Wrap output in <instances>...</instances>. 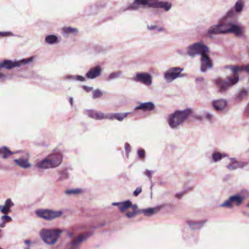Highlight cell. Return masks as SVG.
<instances>
[{
    "instance_id": "obj_13",
    "label": "cell",
    "mask_w": 249,
    "mask_h": 249,
    "mask_svg": "<svg viewBox=\"0 0 249 249\" xmlns=\"http://www.w3.org/2000/svg\"><path fill=\"white\" fill-rule=\"evenodd\" d=\"M85 113L87 114L89 117H91V118H94V119H97V120H101L104 119V118H106V116L105 114L102 113L101 112L97 111H93V110H89V111H85Z\"/></svg>"
},
{
    "instance_id": "obj_34",
    "label": "cell",
    "mask_w": 249,
    "mask_h": 249,
    "mask_svg": "<svg viewBox=\"0 0 249 249\" xmlns=\"http://www.w3.org/2000/svg\"><path fill=\"white\" fill-rule=\"evenodd\" d=\"M138 154L139 157H140L141 159H143L145 158V156H146V151H145L143 148H139Z\"/></svg>"
},
{
    "instance_id": "obj_22",
    "label": "cell",
    "mask_w": 249,
    "mask_h": 249,
    "mask_svg": "<svg viewBox=\"0 0 249 249\" xmlns=\"http://www.w3.org/2000/svg\"><path fill=\"white\" fill-rule=\"evenodd\" d=\"M248 164V163L246 162H234L232 164H230L229 165H228V168L229 170H236V169L239 168H243V167L246 166V165Z\"/></svg>"
},
{
    "instance_id": "obj_20",
    "label": "cell",
    "mask_w": 249,
    "mask_h": 249,
    "mask_svg": "<svg viewBox=\"0 0 249 249\" xmlns=\"http://www.w3.org/2000/svg\"><path fill=\"white\" fill-rule=\"evenodd\" d=\"M129 113H116V114H109L106 116V118L109 119H118V121H122L124 118L126 117V116Z\"/></svg>"
},
{
    "instance_id": "obj_37",
    "label": "cell",
    "mask_w": 249,
    "mask_h": 249,
    "mask_svg": "<svg viewBox=\"0 0 249 249\" xmlns=\"http://www.w3.org/2000/svg\"><path fill=\"white\" fill-rule=\"evenodd\" d=\"M103 95V93H102V91L100 90H99V89H97V90H95L94 91L93 93V98H98V97H100L101 96Z\"/></svg>"
},
{
    "instance_id": "obj_5",
    "label": "cell",
    "mask_w": 249,
    "mask_h": 249,
    "mask_svg": "<svg viewBox=\"0 0 249 249\" xmlns=\"http://www.w3.org/2000/svg\"><path fill=\"white\" fill-rule=\"evenodd\" d=\"M209 51L208 46L202 42H196L187 48V54L191 56H194L196 55H203L208 54Z\"/></svg>"
},
{
    "instance_id": "obj_26",
    "label": "cell",
    "mask_w": 249,
    "mask_h": 249,
    "mask_svg": "<svg viewBox=\"0 0 249 249\" xmlns=\"http://www.w3.org/2000/svg\"><path fill=\"white\" fill-rule=\"evenodd\" d=\"M0 151H1V154L4 159L7 158L11 156V154H13V153L10 150L9 148H7V147H2L1 149H0Z\"/></svg>"
},
{
    "instance_id": "obj_21",
    "label": "cell",
    "mask_w": 249,
    "mask_h": 249,
    "mask_svg": "<svg viewBox=\"0 0 249 249\" xmlns=\"http://www.w3.org/2000/svg\"><path fill=\"white\" fill-rule=\"evenodd\" d=\"M216 83L221 91H225L228 89L229 87V85L227 84V83H226V81L221 78H218L216 80Z\"/></svg>"
},
{
    "instance_id": "obj_44",
    "label": "cell",
    "mask_w": 249,
    "mask_h": 249,
    "mask_svg": "<svg viewBox=\"0 0 249 249\" xmlns=\"http://www.w3.org/2000/svg\"><path fill=\"white\" fill-rule=\"evenodd\" d=\"M83 89H85V91H88V92H89V91H90L91 89H92V88H91V87H86V86H83Z\"/></svg>"
},
{
    "instance_id": "obj_16",
    "label": "cell",
    "mask_w": 249,
    "mask_h": 249,
    "mask_svg": "<svg viewBox=\"0 0 249 249\" xmlns=\"http://www.w3.org/2000/svg\"><path fill=\"white\" fill-rule=\"evenodd\" d=\"M101 72H102L101 67L99 66H97L94 67L92 69H91L90 71L86 74V76L89 77V78L91 79L95 78V77H98L101 74Z\"/></svg>"
},
{
    "instance_id": "obj_24",
    "label": "cell",
    "mask_w": 249,
    "mask_h": 249,
    "mask_svg": "<svg viewBox=\"0 0 249 249\" xmlns=\"http://www.w3.org/2000/svg\"><path fill=\"white\" fill-rule=\"evenodd\" d=\"M14 162H15L16 164L18 165V166L23 167V168H28V167H31V164L28 162L27 159L21 158V159H15Z\"/></svg>"
},
{
    "instance_id": "obj_23",
    "label": "cell",
    "mask_w": 249,
    "mask_h": 249,
    "mask_svg": "<svg viewBox=\"0 0 249 249\" xmlns=\"http://www.w3.org/2000/svg\"><path fill=\"white\" fill-rule=\"evenodd\" d=\"M161 208L162 207H156V208H148V209H145L142 211V213H144L145 216H151L154 215L156 213L160 211Z\"/></svg>"
},
{
    "instance_id": "obj_4",
    "label": "cell",
    "mask_w": 249,
    "mask_h": 249,
    "mask_svg": "<svg viewBox=\"0 0 249 249\" xmlns=\"http://www.w3.org/2000/svg\"><path fill=\"white\" fill-rule=\"evenodd\" d=\"M62 230L59 229H43L40 232V238L48 245H54L58 241Z\"/></svg>"
},
{
    "instance_id": "obj_45",
    "label": "cell",
    "mask_w": 249,
    "mask_h": 249,
    "mask_svg": "<svg viewBox=\"0 0 249 249\" xmlns=\"http://www.w3.org/2000/svg\"><path fill=\"white\" fill-rule=\"evenodd\" d=\"M77 79L79 80V81H85V78L84 77H81V76H77Z\"/></svg>"
},
{
    "instance_id": "obj_31",
    "label": "cell",
    "mask_w": 249,
    "mask_h": 249,
    "mask_svg": "<svg viewBox=\"0 0 249 249\" xmlns=\"http://www.w3.org/2000/svg\"><path fill=\"white\" fill-rule=\"evenodd\" d=\"M247 94H248V91L246 89H242L241 91H240V93L238 94V96H237V99L238 100H242L244 97H246Z\"/></svg>"
},
{
    "instance_id": "obj_27",
    "label": "cell",
    "mask_w": 249,
    "mask_h": 249,
    "mask_svg": "<svg viewBox=\"0 0 249 249\" xmlns=\"http://www.w3.org/2000/svg\"><path fill=\"white\" fill-rule=\"evenodd\" d=\"M229 199L233 203V204H236L237 205H240L242 203V201H243V198L240 195L232 196V197L229 198Z\"/></svg>"
},
{
    "instance_id": "obj_43",
    "label": "cell",
    "mask_w": 249,
    "mask_h": 249,
    "mask_svg": "<svg viewBox=\"0 0 249 249\" xmlns=\"http://www.w3.org/2000/svg\"><path fill=\"white\" fill-rule=\"evenodd\" d=\"M244 116L245 117H247V116H249V105L247 106L246 110H245L244 112Z\"/></svg>"
},
{
    "instance_id": "obj_35",
    "label": "cell",
    "mask_w": 249,
    "mask_h": 249,
    "mask_svg": "<svg viewBox=\"0 0 249 249\" xmlns=\"http://www.w3.org/2000/svg\"><path fill=\"white\" fill-rule=\"evenodd\" d=\"M63 31H64L65 33L69 34V33H74V32H77V29L75 28H71V27H65L63 28Z\"/></svg>"
},
{
    "instance_id": "obj_8",
    "label": "cell",
    "mask_w": 249,
    "mask_h": 249,
    "mask_svg": "<svg viewBox=\"0 0 249 249\" xmlns=\"http://www.w3.org/2000/svg\"><path fill=\"white\" fill-rule=\"evenodd\" d=\"M32 59H33V57H31V58L26 59H23V60L19 61V62H11V61H5V62H3L1 64V67H5V68H7V69H12V68H13V67L21 66V65H22V64H27V63L31 62Z\"/></svg>"
},
{
    "instance_id": "obj_3",
    "label": "cell",
    "mask_w": 249,
    "mask_h": 249,
    "mask_svg": "<svg viewBox=\"0 0 249 249\" xmlns=\"http://www.w3.org/2000/svg\"><path fill=\"white\" fill-rule=\"evenodd\" d=\"M63 156L60 153H54L49 155L48 157L38 163L37 167L41 169H50L56 168L62 164Z\"/></svg>"
},
{
    "instance_id": "obj_29",
    "label": "cell",
    "mask_w": 249,
    "mask_h": 249,
    "mask_svg": "<svg viewBox=\"0 0 249 249\" xmlns=\"http://www.w3.org/2000/svg\"><path fill=\"white\" fill-rule=\"evenodd\" d=\"M46 42H48V43H49V44L56 43V42L58 41V37H57L56 35L50 34V35H48L46 37Z\"/></svg>"
},
{
    "instance_id": "obj_39",
    "label": "cell",
    "mask_w": 249,
    "mask_h": 249,
    "mask_svg": "<svg viewBox=\"0 0 249 249\" xmlns=\"http://www.w3.org/2000/svg\"><path fill=\"white\" fill-rule=\"evenodd\" d=\"M135 2L141 5H148V0H135Z\"/></svg>"
},
{
    "instance_id": "obj_46",
    "label": "cell",
    "mask_w": 249,
    "mask_h": 249,
    "mask_svg": "<svg viewBox=\"0 0 249 249\" xmlns=\"http://www.w3.org/2000/svg\"><path fill=\"white\" fill-rule=\"evenodd\" d=\"M247 206H248V208H249V203H248V205H247Z\"/></svg>"
},
{
    "instance_id": "obj_32",
    "label": "cell",
    "mask_w": 249,
    "mask_h": 249,
    "mask_svg": "<svg viewBox=\"0 0 249 249\" xmlns=\"http://www.w3.org/2000/svg\"><path fill=\"white\" fill-rule=\"evenodd\" d=\"M223 156H224L223 155L219 152H215L213 154V159L215 162H218V161H220L222 158H223Z\"/></svg>"
},
{
    "instance_id": "obj_14",
    "label": "cell",
    "mask_w": 249,
    "mask_h": 249,
    "mask_svg": "<svg viewBox=\"0 0 249 249\" xmlns=\"http://www.w3.org/2000/svg\"><path fill=\"white\" fill-rule=\"evenodd\" d=\"M207 222V220H203V221H187V224H189V227L192 230H198L203 227L204 224Z\"/></svg>"
},
{
    "instance_id": "obj_30",
    "label": "cell",
    "mask_w": 249,
    "mask_h": 249,
    "mask_svg": "<svg viewBox=\"0 0 249 249\" xmlns=\"http://www.w3.org/2000/svg\"><path fill=\"white\" fill-rule=\"evenodd\" d=\"M83 190L81 189H68L66 191L67 194H78L82 193Z\"/></svg>"
},
{
    "instance_id": "obj_41",
    "label": "cell",
    "mask_w": 249,
    "mask_h": 249,
    "mask_svg": "<svg viewBox=\"0 0 249 249\" xmlns=\"http://www.w3.org/2000/svg\"><path fill=\"white\" fill-rule=\"evenodd\" d=\"M141 191H142V187H138V189H137L136 190L134 191V196H138L140 193H141Z\"/></svg>"
},
{
    "instance_id": "obj_6",
    "label": "cell",
    "mask_w": 249,
    "mask_h": 249,
    "mask_svg": "<svg viewBox=\"0 0 249 249\" xmlns=\"http://www.w3.org/2000/svg\"><path fill=\"white\" fill-rule=\"evenodd\" d=\"M36 214L39 217L43 218V219L48 220H54L55 218L60 217L62 215V211H55L52 210H47V209H40L36 211Z\"/></svg>"
},
{
    "instance_id": "obj_11",
    "label": "cell",
    "mask_w": 249,
    "mask_h": 249,
    "mask_svg": "<svg viewBox=\"0 0 249 249\" xmlns=\"http://www.w3.org/2000/svg\"><path fill=\"white\" fill-rule=\"evenodd\" d=\"M135 78L137 81H140L144 84H146L147 85H150L152 83V77L151 76L150 74L146 72H142V73H138V75H136Z\"/></svg>"
},
{
    "instance_id": "obj_40",
    "label": "cell",
    "mask_w": 249,
    "mask_h": 249,
    "mask_svg": "<svg viewBox=\"0 0 249 249\" xmlns=\"http://www.w3.org/2000/svg\"><path fill=\"white\" fill-rule=\"evenodd\" d=\"M139 213V211H132V212H130V213H128L127 214H126V216H127V217H129V218H132V217H133V216H136V215H138V213Z\"/></svg>"
},
{
    "instance_id": "obj_7",
    "label": "cell",
    "mask_w": 249,
    "mask_h": 249,
    "mask_svg": "<svg viewBox=\"0 0 249 249\" xmlns=\"http://www.w3.org/2000/svg\"><path fill=\"white\" fill-rule=\"evenodd\" d=\"M183 68H181V67H173V68L169 69L164 74L165 79L168 82H171L180 77Z\"/></svg>"
},
{
    "instance_id": "obj_38",
    "label": "cell",
    "mask_w": 249,
    "mask_h": 249,
    "mask_svg": "<svg viewBox=\"0 0 249 249\" xmlns=\"http://www.w3.org/2000/svg\"><path fill=\"white\" fill-rule=\"evenodd\" d=\"M125 148H126V157H129V154L130 151H131V146H130L129 144L128 143V142H126V145H125Z\"/></svg>"
},
{
    "instance_id": "obj_17",
    "label": "cell",
    "mask_w": 249,
    "mask_h": 249,
    "mask_svg": "<svg viewBox=\"0 0 249 249\" xmlns=\"http://www.w3.org/2000/svg\"><path fill=\"white\" fill-rule=\"evenodd\" d=\"M155 108V105L154 103H146L141 104L140 105H139L138 107H137L135 108V110H140V111H153Z\"/></svg>"
},
{
    "instance_id": "obj_18",
    "label": "cell",
    "mask_w": 249,
    "mask_h": 249,
    "mask_svg": "<svg viewBox=\"0 0 249 249\" xmlns=\"http://www.w3.org/2000/svg\"><path fill=\"white\" fill-rule=\"evenodd\" d=\"M113 205H116V206H118V208H119V210L121 212L126 211V210L129 209V208H131L132 205L131 201H129V200H127V201H125V202H122V203H113Z\"/></svg>"
},
{
    "instance_id": "obj_42",
    "label": "cell",
    "mask_w": 249,
    "mask_h": 249,
    "mask_svg": "<svg viewBox=\"0 0 249 249\" xmlns=\"http://www.w3.org/2000/svg\"><path fill=\"white\" fill-rule=\"evenodd\" d=\"M120 74H121V72H113V74H111L110 75L109 78H114V77H116L117 76H118Z\"/></svg>"
},
{
    "instance_id": "obj_1",
    "label": "cell",
    "mask_w": 249,
    "mask_h": 249,
    "mask_svg": "<svg viewBox=\"0 0 249 249\" xmlns=\"http://www.w3.org/2000/svg\"><path fill=\"white\" fill-rule=\"evenodd\" d=\"M208 33L211 34H234L237 36H240L242 34V29L240 26L232 24H222L213 26L210 28Z\"/></svg>"
},
{
    "instance_id": "obj_33",
    "label": "cell",
    "mask_w": 249,
    "mask_h": 249,
    "mask_svg": "<svg viewBox=\"0 0 249 249\" xmlns=\"http://www.w3.org/2000/svg\"><path fill=\"white\" fill-rule=\"evenodd\" d=\"M12 221V218L11 217H9V216L5 215L2 217V224H1V226L2 227H3L4 225H5V224H7L8 222H11Z\"/></svg>"
},
{
    "instance_id": "obj_28",
    "label": "cell",
    "mask_w": 249,
    "mask_h": 249,
    "mask_svg": "<svg viewBox=\"0 0 249 249\" xmlns=\"http://www.w3.org/2000/svg\"><path fill=\"white\" fill-rule=\"evenodd\" d=\"M244 7V1L243 0H238V2L235 3V5H234V8H235V11L238 13H240L242 11Z\"/></svg>"
},
{
    "instance_id": "obj_12",
    "label": "cell",
    "mask_w": 249,
    "mask_h": 249,
    "mask_svg": "<svg viewBox=\"0 0 249 249\" xmlns=\"http://www.w3.org/2000/svg\"><path fill=\"white\" fill-rule=\"evenodd\" d=\"M91 234H92V233H91V232H84V233L80 234L79 235H77L72 240V242H71V245H72L74 246H77L78 245L82 243L83 242H84L85 240H86Z\"/></svg>"
},
{
    "instance_id": "obj_25",
    "label": "cell",
    "mask_w": 249,
    "mask_h": 249,
    "mask_svg": "<svg viewBox=\"0 0 249 249\" xmlns=\"http://www.w3.org/2000/svg\"><path fill=\"white\" fill-rule=\"evenodd\" d=\"M13 204L12 203L11 200L10 199H8L7 202L5 203V205L3 206V207H2V209H1V211L2 213H3L4 214H7L8 213L10 212V209H11V206L13 205Z\"/></svg>"
},
{
    "instance_id": "obj_19",
    "label": "cell",
    "mask_w": 249,
    "mask_h": 249,
    "mask_svg": "<svg viewBox=\"0 0 249 249\" xmlns=\"http://www.w3.org/2000/svg\"><path fill=\"white\" fill-rule=\"evenodd\" d=\"M238 81H239V76L237 72H234L233 75H232L231 76H229L226 80L229 86H231V85L236 84V83L238 82Z\"/></svg>"
},
{
    "instance_id": "obj_10",
    "label": "cell",
    "mask_w": 249,
    "mask_h": 249,
    "mask_svg": "<svg viewBox=\"0 0 249 249\" xmlns=\"http://www.w3.org/2000/svg\"><path fill=\"white\" fill-rule=\"evenodd\" d=\"M213 67V63L210 59V57L208 56L207 54L202 55L201 57V71L203 72H206L208 69L212 68Z\"/></svg>"
},
{
    "instance_id": "obj_9",
    "label": "cell",
    "mask_w": 249,
    "mask_h": 249,
    "mask_svg": "<svg viewBox=\"0 0 249 249\" xmlns=\"http://www.w3.org/2000/svg\"><path fill=\"white\" fill-rule=\"evenodd\" d=\"M148 6L151 7H159L163 8L165 11H167L170 9L172 5L169 2H159L157 0H148Z\"/></svg>"
},
{
    "instance_id": "obj_36",
    "label": "cell",
    "mask_w": 249,
    "mask_h": 249,
    "mask_svg": "<svg viewBox=\"0 0 249 249\" xmlns=\"http://www.w3.org/2000/svg\"><path fill=\"white\" fill-rule=\"evenodd\" d=\"M233 205H234L233 203H232V202L229 199L227 201H226L224 204H222L221 206L222 207H226V208H232V206H233Z\"/></svg>"
},
{
    "instance_id": "obj_2",
    "label": "cell",
    "mask_w": 249,
    "mask_h": 249,
    "mask_svg": "<svg viewBox=\"0 0 249 249\" xmlns=\"http://www.w3.org/2000/svg\"><path fill=\"white\" fill-rule=\"evenodd\" d=\"M192 113L191 109H186L183 111H177L171 114L168 118V124L172 128H176L183 124Z\"/></svg>"
},
{
    "instance_id": "obj_15",
    "label": "cell",
    "mask_w": 249,
    "mask_h": 249,
    "mask_svg": "<svg viewBox=\"0 0 249 249\" xmlns=\"http://www.w3.org/2000/svg\"><path fill=\"white\" fill-rule=\"evenodd\" d=\"M226 105H227V102L223 99H216L213 102V106L216 111H222L226 107Z\"/></svg>"
}]
</instances>
